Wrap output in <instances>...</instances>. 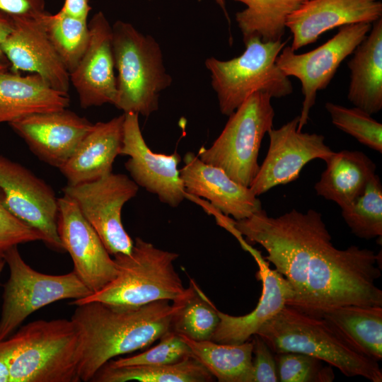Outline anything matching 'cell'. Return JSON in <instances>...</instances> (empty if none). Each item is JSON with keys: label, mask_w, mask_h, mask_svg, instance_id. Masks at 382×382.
Listing matches in <instances>:
<instances>
[{"label": "cell", "mask_w": 382, "mask_h": 382, "mask_svg": "<svg viewBox=\"0 0 382 382\" xmlns=\"http://www.w3.org/2000/svg\"><path fill=\"white\" fill-rule=\"evenodd\" d=\"M230 224L249 243L262 245L265 259L288 281L293 291L288 306L318 318L342 306H382L376 285L379 254L356 245L335 248L320 212L292 209L271 217L261 209Z\"/></svg>", "instance_id": "6da1fadb"}, {"label": "cell", "mask_w": 382, "mask_h": 382, "mask_svg": "<svg viewBox=\"0 0 382 382\" xmlns=\"http://www.w3.org/2000/svg\"><path fill=\"white\" fill-rule=\"evenodd\" d=\"M71 320L82 342L81 381H91L112 358L144 349L170 330L176 306L161 300L139 306L92 301L76 306Z\"/></svg>", "instance_id": "7a4b0ae2"}, {"label": "cell", "mask_w": 382, "mask_h": 382, "mask_svg": "<svg viewBox=\"0 0 382 382\" xmlns=\"http://www.w3.org/2000/svg\"><path fill=\"white\" fill-rule=\"evenodd\" d=\"M10 382H79L80 332L70 319L38 320L5 340Z\"/></svg>", "instance_id": "3957f363"}, {"label": "cell", "mask_w": 382, "mask_h": 382, "mask_svg": "<svg viewBox=\"0 0 382 382\" xmlns=\"http://www.w3.org/2000/svg\"><path fill=\"white\" fill-rule=\"evenodd\" d=\"M256 334L274 354H305L337 368L346 376L382 381L378 362L358 352L323 318L286 305Z\"/></svg>", "instance_id": "277c9868"}, {"label": "cell", "mask_w": 382, "mask_h": 382, "mask_svg": "<svg viewBox=\"0 0 382 382\" xmlns=\"http://www.w3.org/2000/svg\"><path fill=\"white\" fill-rule=\"evenodd\" d=\"M117 274L100 291L71 305L99 301L113 305L139 306L166 300H183L190 292L174 267L176 253L159 249L137 237L129 254L113 255Z\"/></svg>", "instance_id": "5b68a950"}, {"label": "cell", "mask_w": 382, "mask_h": 382, "mask_svg": "<svg viewBox=\"0 0 382 382\" xmlns=\"http://www.w3.org/2000/svg\"><path fill=\"white\" fill-rule=\"evenodd\" d=\"M112 30L117 73L114 105L124 113L148 117L158 109L160 93L172 83L160 45L129 23L117 21Z\"/></svg>", "instance_id": "8992f818"}, {"label": "cell", "mask_w": 382, "mask_h": 382, "mask_svg": "<svg viewBox=\"0 0 382 382\" xmlns=\"http://www.w3.org/2000/svg\"><path fill=\"white\" fill-rule=\"evenodd\" d=\"M244 44L245 49L238 57L228 60L209 57L205 61L220 112L226 116L255 92L282 98L293 91L290 79L276 63L286 41L264 42L253 37Z\"/></svg>", "instance_id": "52a82bcc"}, {"label": "cell", "mask_w": 382, "mask_h": 382, "mask_svg": "<svg viewBox=\"0 0 382 382\" xmlns=\"http://www.w3.org/2000/svg\"><path fill=\"white\" fill-rule=\"evenodd\" d=\"M272 96L265 92L250 95L232 114L212 146H202L198 157L221 168L238 184L250 187L260 166L262 140L273 128L274 110Z\"/></svg>", "instance_id": "ba28073f"}, {"label": "cell", "mask_w": 382, "mask_h": 382, "mask_svg": "<svg viewBox=\"0 0 382 382\" xmlns=\"http://www.w3.org/2000/svg\"><path fill=\"white\" fill-rule=\"evenodd\" d=\"M10 275L4 284L0 316V341L9 337L30 316L42 307L64 299H81L92 292L76 274L62 275L39 272L22 258L18 246L5 255Z\"/></svg>", "instance_id": "9c48e42d"}, {"label": "cell", "mask_w": 382, "mask_h": 382, "mask_svg": "<svg viewBox=\"0 0 382 382\" xmlns=\"http://www.w3.org/2000/svg\"><path fill=\"white\" fill-rule=\"evenodd\" d=\"M371 26V23H364L346 25L340 27L332 38L311 51L296 54L287 46L280 52L276 60L278 67L286 76H294L301 83L303 100L299 115L298 131H301L307 124L317 93L329 85L342 62L353 53Z\"/></svg>", "instance_id": "30bf717a"}, {"label": "cell", "mask_w": 382, "mask_h": 382, "mask_svg": "<svg viewBox=\"0 0 382 382\" xmlns=\"http://www.w3.org/2000/svg\"><path fill=\"white\" fill-rule=\"evenodd\" d=\"M139 186L128 176L112 173L96 180L67 185L64 195L73 200L98 235L111 255L129 254L134 241L125 231L121 218L126 202L134 197Z\"/></svg>", "instance_id": "8fae6325"}, {"label": "cell", "mask_w": 382, "mask_h": 382, "mask_svg": "<svg viewBox=\"0 0 382 382\" xmlns=\"http://www.w3.org/2000/svg\"><path fill=\"white\" fill-rule=\"evenodd\" d=\"M0 199L16 217L37 230L42 241L64 250L57 232L58 198L42 180L0 155Z\"/></svg>", "instance_id": "7c38bea8"}, {"label": "cell", "mask_w": 382, "mask_h": 382, "mask_svg": "<svg viewBox=\"0 0 382 382\" xmlns=\"http://www.w3.org/2000/svg\"><path fill=\"white\" fill-rule=\"evenodd\" d=\"M298 125L296 116L279 129L268 131L267 154L249 187L256 196L296 180L309 161H325L334 152L325 144L323 135L298 131Z\"/></svg>", "instance_id": "4fadbf2b"}, {"label": "cell", "mask_w": 382, "mask_h": 382, "mask_svg": "<svg viewBox=\"0 0 382 382\" xmlns=\"http://www.w3.org/2000/svg\"><path fill=\"white\" fill-rule=\"evenodd\" d=\"M139 115L125 113L120 155L129 156L125 168L139 187L156 195L162 203L176 208L187 197L178 168L180 155L176 151L167 155L151 151L143 137Z\"/></svg>", "instance_id": "5bb4252c"}, {"label": "cell", "mask_w": 382, "mask_h": 382, "mask_svg": "<svg viewBox=\"0 0 382 382\" xmlns=\"http://www.w3.org/2000/svg\"><path fill=\"white\" fill-rule=\"evenodd\" d=\"M57 232L73 260L74 272L92 293L116 277L114 259L76 203L65 195L58 198Z\"/></svg>", "instance_id": "9a60e30c"}, {"label": "cell", "mask_w": 382, "mask_h": 382, "mask_svg": "<svg viewBox=\"0 0 382 382\" xmlns=\"http://www.w3.org/2000/svg\"><path fill=\"white\" fill-rule=\"evenodd\" d=\"M9 125L36 156L58 168L73 155L93 125L66 108L31 114Z\"/></svg>", "instance_id": "2e32d148"}, {"label": "cell", "mask_w": 382, "mask_h": 382, "mask_svg": "<svg viewBox=\"0 0 382 382\" xmlns=\"http://www.w3.org/2000/svg\"><path fill=\"white\" fill-rule=\"evenodd\" d=\"M88 28V47L76 69L69 74L70 82L82 108L114 105L117 86L112 26L99 11L90 20Z\"/></svg>", "instance_id": "e0dca14e"}, {"label": "cell", "mask_w": 382, "mask_h": 382, "mask_svg": "<svg viewBox=\"0 0 382 382\" xmlns=\"http://www.w3.org/2000/svg\"><path fill=\"white\" fill-rule=\"evenodd\" d=\"M39 16L13 18L14 27L2 43L1 50L13 72L21 70L36 74L54 90L67 94L69 73L48 38Z\"/></svg>", "instance_id": "ac0fdd59"}, {"label": "cell", "mask_w": 382, "mask_h": 382, "mask_svg": "<svg viewBox=\"0 0 382 382\" xmlns=\"http://www.w3.org/2000/svg\"><path fill=\"white\" fill-rule=\"evenodd\" d=\"M381 16L379 0H305L286 21V28L292 34L290 47L296 52L330 30L349 24L373 23Z\"/></svg>", "instance_id": "d6986e66"}, {"label": "cell", "mask_w": 382, "mask_h": 382, "mask_svg": "<svg viewBox=\"0 0 382 382\" xmlns=\"http://www.w3.org/2000/svg\"><path fill=\"white\" fill-rule=\"evenodd\" d=\"M183 161L180 175L187 194L207 199L218 212L236 221L262 209L250 188L235 182L221 168L203 162L191 151Z\"/></svg>", "instance_id": "ffe728a7"}, {"label": "cell", "mask_w": 382, "mask_h": 382, "mask_svg": "<svg viewBox=\"0 0 382 382\" xmlns=\"http://www.w3.org/2000/svg\"><path fill=\"white\" fill-rule=\"evenodd\" d=\"M243 245L258 265L257 276L262 281V294L255 309L246 315L233 316L218 310L219 323L212 338L218 343L238 345L250 340L265 322L292 299L293 291L288 281L275 269H271L269 262L260 253L245 243Z\"/></svg>", "instance_id": "44dd1931"}, {"label": "cell", "mask_w": 382, "mask_h": 382, "mask_svg": "<svg viewBox=\"0 0 382 382\" xmlns=\"http://www.w3.org/2000/svg\"><path fill=\"white\" fill-rule=\"evenodd\" d=\"M125 113L107 122L93 124L69 159L59 168L68 185L91 182L112 173L120 155Z\"/></svg>", "instance_id": "7402d4cb"}, {"label": "cell", "mask_w": 382, "mask_h": 382, "mask_svg": "<svg viewBox=\"0 0 382 382\" xmlns=\"http://www.w3.org/2000/svg\"><path fill=\"white\" fill-rule=\"evenodd\" d=\"M348 61L347 98L369 115L382 109V18L374 23Z\"/></svg>", "instance_id": "603a6c76"}, {"label": "cell", "mask_w": 382, "mask_h": 382, "mask_svg": "<svg viewBox=\"0 0 382 382\" xmlns=\"http://www.w3.org/2000/svg\"><path fill=\"white\" fill-rule=\"evenodd\" d=\"M68 94L50 87L40 76L18 72L0 74V123L38 112L66 108Z\"/></svg>", "instance_id": "cb8c5ba5"}, {"label": "cell", "mask_w": 382, "mask_h": 382, "mask_svg": "<svg viewBox=\"0 0 382 382\" xmlns=\"http://www.w3.org/2000/svg\"><path fill=\"white\" fill-rule=\"evenodd\" d=\"M325 161L326 168L315 184V190L341 209L356 199L376 174L375 163L360 151L333 152Z\"/></svg>", "instance_id": "d4e9b609"}, {"label": "cell", "mask_w": 382, "mask_h": 382, "mask_svg": "<svg viewBox=\"0 0 382 382\" xmlns=\"http://www.w3.org/2000/svg\"><path fill=\"white\" fill-rule=\"evenodd\" d=\"M320 318L358 352L378 362L382 359V306H342Z\"/></svg>", "instance_id": "484cf974"}, {"label": "cell", "mask_w": 382, "mask_h": 382, "mask_svg": "<svg viewBox=\"0 0 382 382\" xmlns=\"http://www.w3.org/2000/svg\"><path fill=\"white\" fill-rule=\"evenodd\" d=\"M179 335V334H178ZM181 338L197 359L220 382H253V343L221 344Z\"/></svg>", "instance_id": "4316f807"}, {"label": "cell", "mask_w": 382, "mask_h": 382, "mask_svg": "<svg viewBox=\"0 0 382 382\" xmlns=\"http://www.w3.org/2000/svg\"><path fill=\"white\" fill-rule=\"evenodd\" d=\"M213 376L194 357L171 364L114 366L108 362L93 376L94 382H208Z\"/></svg>", "instance_id": "83f0119b"}, {"label": "cell", "mask_w": 382, "mask_h": 382, "mask_svg": "<svg viewBox=\"0 0 382 382\" xmlns=\"http://www.w3.org/2000/svg\"><path fill=\"white\" fill-rule=\"evenodd\" d=\"M245 6L236 13L243 42L257 37L264 42L282 40L288 16L305 0H234Z\"/></svg>", "instance_id": "f1b7e54d"}, {"label": "cell", "mask_w": 382, "mask_h": 382, "mask_svg": "<svg viewBox=\"0 0 382 382\" xmlns=\"http://www.w3.org/2000/svg\"><path fill=\"white\" fill-rule=\"evenodd\" d=\"M189 294L174 302L177 308L171 321L170 330L192 340H212L218 327V309L192 279Z\"/></svg>", "instance_id": "f546056e"}, {"label": "cell", "mask_w": 382, "mask_h": 382, "mask_svg": "<svg viewBox=\"0 0 382 382\" xmlns=\"http://www.w3.org/2000/svg\"><path fill=\"white\" fill-rule=\"evenodd\" d=\"M39 18L62 62L68 72L71 73L89 42L87 20L68 15L61 10L55 14L45 11Z\"/></svg>", "instance_id": "4dcf8cb0"}, {"label": "cell", "mask_w": 382, "mask_h": 382, "mask_svg": "<svg viewBox=\"0 0 382 382\" xmlns=\"http://www.w3.org/2000/svg\"><path fill=\"white\" fill-rule=\"evenodd\" d=\"M342 209V216L352 233L360 238L382 236V185L375 174L364 192Z\"/></svg>", "instance_id": "1f68e13d"}, {"label": "cell", "mask_w": 382, "mask_h": 382, "mask_svg": "<svg viewBox=\"0 0 382 382\" xmlns=\"http://www.w3.org/2000/svg\"><path fill=\"white\" fill-rule=\"evenodd\" d=\"M325 107L336 127L366 146L382 152V125L371 115L357 107L349 108L331 102Z\"/></svg>", "instance_id": "d6a6232c"}, {"label": "cell", "mask_w": 382, "mask_h": 382, "mask_svg": "<svg viewBox=\"0 0 382 382\" xmlns=\"http://www.w3.org/2000/svg\"><path fill=\"white\" fill-rule=\"evenodd\" d=\"M279 381L281 382H331L335 374L314 357L298 352L274 354Z\"/></svg>", "instance_id": "836d02e7"}, {"label": "cell", "mask_w": 382, "mask_h": 382, "mask_svg": "<svg viewBox=\"0 0 382 382\" xmlns=\"http://www.w3.org/2000/svg\"><path fill=\"white\" fill-rule=\"evenodd\" d=\"M159 340L156 346L145 352L132 357L110 360L108 363L114 366L171 364L193 357L190 347L174 331H168Z\"/></svg>", "instance_id": "e575fe53"}, {"label": "cell", "mask_w": 382, "mask_h": 382, "mask_svg": "<svg viewBox=\"0 0 382 382\" xmlns=\"http://www.w3.org/2000/svg\"><path fill=\"white\" fill-rule=\"evenodd\" d=\"M42 240L40 233L13 215L0 199V265L6 263L5 255L12 247Z\"/></svg>", "instance_id": "d590c367"}, {"label": "cell", "mask_w": 382, "mask_h": 382, "mask_svg": "<svg viewBox=\"0 0 382 382\" xmlns=\"http://www.w3.org/2000/svg\"><path fill=\"white\" fill-rule=\"evenodd\" d=\"M251 338L254 354L253 382L279 381L274 353L257 334Z\"/></svg>", "instance_id": "8d00e7d4"}, {"label": "cell", "mask_w": 382, "mask_h": 382, "mask_svg": "<svg viewBox=\"0 0 382 382\" xmlns=\"http://www.w3.org/2000/svg\"><path fill=\"white\" fill-rule=\"evenodd\" d=\"M45 0H0V11L16 17H36L44 13Z\"/></svg>", "instance_id": "74e56055"}, {"label": "cell", "mask_w": 382, "mask_h": 382, "mask_svg": "<svg viewBox=\"0 0 382 382\" xmlns=\"http://www.w3.org/2000/svg\"><path fill=\"white\" fill-rule=\"evenodd\" d=\"M91 9L88 0H65L61 11L68 15L87 20Z\"/></svg>", "instance_id": "f35d334b"}, {"label": "cell", "mask_w": 382, "mask_h": 382, "mask_svg": "<svg viewBox=\"0 0 382 382\" xmlns=\"http://www.w3.org/2000/svg\"><path fill=\"white\" fill-rule=\"evenodd\" d=\"M14 27V20L10 16L0 11V62L9 64L2 50L1 45Z\"/></svg>", "instance_id": "ab89813d"}, {"label": "cell", "mask_w": 382, "mask_h": 382, "mask_svg": "<svg viewBox=\"0 0 382 382\" xmlns=\"http://www.w3.org/2000/svg\"><path fill=\"white\" fill-rule=\"evenodd\" d=\"M0 382H10L8 354L5 340L0 341Z\"/></svg>", "instance_id": "60d3db41"}, {"label": "cell", "mask_w": 382, "mask_h": 382, "mask_svg": "<svg viewBox=\"0 0 382 382\" xmlns=\"http://www.w3.org/2000/svg\"><path fill=\"white\" fill-rule=\"evenodd\" d=\"M198 1H199L201 0H198ZM214 1L221 7V8L223 10L224 13H225V16H226L228 21H229L228 16L226 8L225 0H214Z\"/></svg>", "instance_id": "b9f144b4"}, {"label": "cell", "mask_w": 382, "mask_h": 382, "mask_svg": "<svg viewBox=\"0 0 382 382\" xmlns=\"http://www.w3.org/2000/svg\"><path fill=\"white\" fill-rule=\"evenodd\" d=\"M8 65L9 64L0 62V74L8 71Z\"/></svg>", "instance_id": "7bdbcfd3"}, {"label": "cell", "mask_w": 382, "mask_h": 382, "mask_svg": "<svg viewBox=\"0 0 382 382\" xmlns=\"http://www.w3.org/2000/svg\"><path fill=\"white\" fill-rule=\"evenodd\" d=\"M5 264L6 263L0 265V275H1V272H2V271H3V269H4V267Z\"/></svg>", "instance_id": "ee69618b"}]
</instances>
